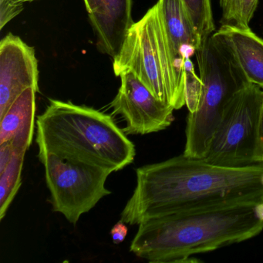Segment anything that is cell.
Segmentation results:
<instances>
[{
	"label": "cell",
	"mask_w": 263,
	"mask_h": 263,
	"mask_svg": "<svg viewBox=\"0 0 263 263\" xmlns=\"http://www.w3.org/2000/svg\"><path fill=\"white\" fill-rule=\"evenodd\" d=\"M136 175V187L121 214L130 226L172 212L263 201V163L219 165L181 155L138 167Z\"/></svg>",
	"instance_id": "1"
},
{
	"label": "cell",
	"mask_w": 263,
	"mask_h": 263,
	"mask_svg": "<svg viewBox=\"0 0 263 263\" xmlns=\"http://www.w3.org/2000/svg\"><path fill=\"white\" fill-rule=\"evenodd\" d=\"M258 203L238 202L172 212L138 224L130 252L152 263L187 262L197 254L242 242L261 233Z\"/></svg>",
	"instance_id": "2"
},
{
	"label": "cell",
	"mask_w": 263,
	"mask_h": 263,
	"mask_svg": "<svg viewBox=\"0 0 263 263\" xmlns=\"http://www.w3.org/2000/svg\"><path fill=\"white\" fill-rule=\"evenodd\" d=\"M39 153L85 163L109 172L122 170L136 155L135 144L110 115L70 101L50 99L36 120Z\"/></svg>",
	"instance_id": "3"
},
{
	"label": "cell",
	"mask_w": 263,
	"mask_h": 263,
	"mask_svg": "<svg viewBox=\"0 0 263 263\" xmlns=\"http://www.w3.org/2000/svg\"><path fill=\"white\" fill-rule=\"evenodd\" d=\"M195 57L202 90L196 109L187 115L183 155L204 159L229 103L251 83L227 42L216 32L201 42Z\"/></svg>",
	"instance_id": "4"
},
{
	"label": "cell",
	"mask_w": 263,
	"mask_h": 263,
	"mask_svg": "<svg viewBox=\"0 0 263 263\" xmlns=\"http://www.w3.org/2000/svg\"><path fill=\"white\" fill-rule=\"evenodd\" d=\"M113 68L117 77L134 73L158 100L175 110L185 105L184 83L177 73L158 3L132 24Z\"/></svg>",
	"instance_id": "5"
},
{
	"label": "cell",
	"mask_w": 263,
	"mask_h": 263,
	"mask_svg": "<svg viewBox=\"0 0 263 263\" xmlns=\"http://www.w3.org/2000/svg\"><path fill=\"white\" fill-rule=\"evenodd\" d=\"M263 90L250 84L229 103L204 159L212 164H261V111Z\"/></svg>",
	"instance_id": "6"
},
{
	"label": "cell",
	"mask_w": 263,
	"mask_h": 263,
	"mask_svg": "<svg viewBox=\"0 0 263 263\" xmlns=\"http://www.w3.org/2000/svg\"><path fill=\"white\" fill-rule=\"evenodd\" d=\"M45 169L46 182L54 212L76 224L104 197L111 194L105 187L111 172L85 163L63 159L51 153H39Z\"/></svg>",
	"instance_id": "7"
},
{
	"label": "cell",
	"mask_w": 263,
	"mask_h": 263,
	"mask_svg": "<svg viewBox=\"0 0 263 263\" xmlns=\"http://www.w3.org/2000/svg\"><path fill=\"white\" fill-rule=\"evenodd\" d=\"M120 78L121 87L110 106L113 115H121L126 121V135L155 133L172 124V106L158 100L134 73L124 72Z\"/></svg>",
	"instance_id": "8"
},
{
	"label": "cell",
	"mask_w": 263,
	"mask_h": 263,
	"mask_svg": "<svg viewBox=\"0 0 263 263\" xmlns=\"http://www.w3.org/2000/svg\"><path fill=\"white\" fill-rule=\"evenodd\" d=\"M39 93L38 61L33 47L9 33L0 42V118L28 88Z\"/></svg>",
	"instance_id": "9"
},
{
	"label": "cell",
	"mask_w": 263,
	"mask_h": 263,
	"mask_svg": "<svg viewBox=\"0 0 263 263\" xmlns=\"http://www.w3.org/2000/svg\"><path fill=\"white\" fill-rule=\"evenodd\" d=\"M98 50L115 59L132 24V0H84Z\"/></svg>",
	"instance_id": "10"
},
{
	"label": "cell",
	"mask_w": 263,
	"mask_h": 263,
	"mask_svg": "<svg viewBox=\"0 0 263 263\" xmlns=\"http://www.w3.org/2000/svg\"><path fill=\"white\" fill-rule=\"evenodd\" d=\"M158 4L177 73L184 83V61L195 56L201 46V40L182 0H158Z\"/></svg>",
	"instance_id": "11"
},
{
	"label": "cell",
	"mask_w": 263,
	"mask_h": 263,
	"mask_svg": "<svg viewBox=\"0 0 263 263\" xmlns=\"http://www.w3.org/2000/svg\"><path fill=\"white\" fill-rule=\"evenodd\" d=\"M36 93L31 87L24 90L0 118V144L9 143L20 152L28 150L34 132Z\"/></svg>",
	"instance_id": "12"
},
{
	"label": "cell",
	"mask_w": 263,
	"mask_h": 263,
	"mask_svg": "<svg viewBox=\"0 0 263 263\" xmlns=\"http://www.w3.org/2000/svg\"><path fill=\"white\" fill-rule=\"evenodd\" d=\"M235 55L248 81L263 90V39L251 29L221 26L216 32Z\"/></svg>",
	"instance_id": "13"
},
{
	"label": "cell",
	"mask_w": 263,
	"mask_h": 263,
	"mask_svg": "<svg viewBox=\"0 0 263 263\" xmlns=\"http://www.w3.org/2000/svg\"><path fill=\"white\" fill-rule=\"evenodd\" d=\"M26 152L15 154L8 165L0 172V220L4 219L21 185Z\"/></svg>",
	"instance_id": "14"
},
{
	"label": "cell",
	"mask_w": 263,
	"mask_h": 263,
	"mask_svg": "<svg viewBox=\"0 0 263 263\" xmlns=\"http://www.w3.org/2000/svg\"><path fill=\"white\" fill-rule=\"evenodd\" d=\"M258 0H220L222 11L220 24L248 30L258 7Z\"/></svg>",
	"instance_id": "15"
},
{
	"label": "cell",
	"mask_w": 263,
	"mask_h": 263,
	"mask_svg": "<svg viewBox=\"0 0 263 263\" xmlns=\"http://www.w3.org/2000/svg\"><path fill=\"white\" fill-rule=\"evenodd\" d=\"M201 42L215 32L211 0H182Z\"/></svg>",
	"instance_id": "16"
},
{
	"label": "cell",
	"mask_w": 263,
	"mask_h": 263,
	"mask_svg": "<svg viewBox=\"0 0 263 263\" xmlns=\"http://www.w3.org/2000/svg\"><path fill=\"white\" fill-rule=\"evenodd\" d=\"M184 90H185V105L189 112L196 109L202 90V81L196 74L191 58H186L184 64Z\"/></svg>",
	"instance_id": "17"
},
{
	"label": "cell",
	"mask_w": 263,
	"mask_h": 263,
	"mask_svg": "<svg viewBox=\"0 0 263 263\" xmlns=\"http://www.w3.org/2000/svg\"><path fill=\"white\" fill-rule=\"evenodd\" d=\"M24 9V4H17L11 0H0V30H3Z\"/></svg>",
	"instance_id": "18"
},
{
	"label": "cell",
	"mask_w": 263,
	"mask_h": 263,
	"mask_svg": "<svg viewBox=\"0 0 263 263\" xmlns=\"http://www.w3.org/2000/svg\"><path fill=\"white\" fill-rule=\"evenodd\" d=\"M17 151L9 143L0 144V172L6 168Z\"/></svg>",
	"instance_id": "19"
},
{
	"label": "cell",
	"mask_w": 263,
	"mask_h": 263,
	"mask_svg": "<svg viewBox=\"0 0 263 263\" xmlns=\"http://www.w3.org/2000/svg\"><path fill=\"white\" fill-rule=\"evenodd\" d=\"M127 232H128V229L126 226V223L120 220L110 231V235L114 243L118 245L123 242L127 236Z\"/></svg>",
	"instance_id": "20"
},
{
	"label": "cell",
	"mask_w": 263,
	"mask_h": 263,
	"mask_svg": "<svg viewBox=\"0 0 263 263\" xmlns=\"http://www.w3.org/2000/svg\"><path fill=\"white\" fill-rule=\"evenodd\" d=\"M255 212L258 218L263 221V201L258 203L255 206Z\"/></svg>",
	"instance_id": "21"
},
{
	"label": "cell",
	"mask_w": 263,
	"mask_h": 263,
	"mask_svg": "<svg viewBox=\"0 0 263 263\" xmlns=\"http://www.w3.org/2000/svg\"><path fill=\"white\" fill-rule=\"evenodd\" d=\"M260 134H261V141H263V102L262 106H261V127H260Z\"/></svg>",
	"instance_id": "22"
},
{
	"label": "cell",
	"mask_w": 263,
	"mask_h": 263,
	"mask_svg": "<svg viewBox=\"0 0 263 263\" xmlns=\"http://www.w3.org/2000/svg\"><path fill=\"white\" fill-rule=\"evenodd\" d=\"M13 2L17 3V4H24L27 2H33L35 0H11Z\"/></svg>",
	"instance_id": "23"
},
{
	"label": "cell",
	"mask_w": 263,
	"mask_h": 263,
	"mask_svg": "<svg viewBox=\"0 0 263 263\" xmlns=\"http://www.w3.org/2000/svg\"><path fill=\"white\" fill-rule=\"evenodd\" d=\"M261 163H263V141H262V154H261Z\"/></svg>",
	"instance_id": "24"
},
{
	"label": "cell",
	"mask_w": 263,
	"mask_h": 263,
	"mask_svg": "<svg viewBox=\"0 0 263 263\" xmlns=\"http://www.w3.org/2000/svg\"><path fill=\"white\" fill-rule=\"evenodd\" d=\"M261 181H262V184H263V175H262V178H261Z\"/></svg>",
	"instance_id": "25"
}]
</instances>
